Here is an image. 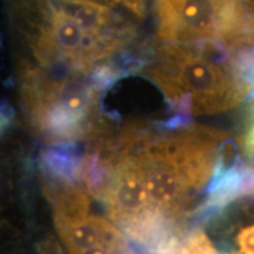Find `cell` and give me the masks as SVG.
<instances>
[{
	"instance_id": "6da1fadb",
	"label": "cell",
	"mask_w": 254,
	"mask_h": 254,
	"mask_svg": "<svg viewBox=\"0 0 254 254\" xmlns=\"http://www.w3.org/2000/svg\"><path fill=\"white\" fill-rule=\"evenodd\" d=\"M27 43L37 66L87 74L118 55L134 36L99 0H30Z\"/></svg>"
},
{
	"instance_id": "7a4b0ae2",
	"label": "cell",
	"mask_w": 254,
	"mask_h": 254,
	"mask_svg": "<svg viewBox=\"0 0 254 254\" xmlns=\"http://www.w3.org/2000/svg\"><path fill=\"white\" fill-rule=\"evenodd\" d=\"M144 74L178 110L194 117L236 109L254 91L230 55L215 45L163 43Z\"/></svg>"
},
{
	"instance_id": "3957f363",
	"label": "cell",
	"mask_w": 254,
	"mask_h": 254,
	"mask_svg": "<svg viewBox=\"0 0 254 254\" xmlns=\"http://www.w3.org/2000/svg\"><path fill=\"white\" fill-rule=\"evenodd\" d=\"M19 74L25 114L41 140L69 145L99 131V88L87 74L33 64H24Z\"/></svg>"
},
{
	"instance_id": "277c9868",
	"label": "cell",
	"mask_w": 254,
	"mask_h": 254,
	"mask_svg": "<svg viewBox=\"0 0 254 254\" xmlns=\"http://www.w3.org/2000/svg\"><path fill=\"white\" fill-rule=\"evenodd\" d=\"M155 14L161 43L254 53L253 0H157Z\"/></svg>"
},
{
	"instance_id": "5b68a950",
	"label": "cell",
	"mask_w": 254,
	"mask_h": 254,
	"mask_svg": "<svg viewBox=\"0 0 254 254\" xmlns=\"http://www.w3.org/2000/svg\"><path fill=\"white\" fill-rule=\"evenodd\" d=\"M55 224L69 254L81 252L105 240L122 236L118 228L113 226L106 219L93 215H88L78 220Z\"/></svg>"
},
{
	"instance_id": "8992f818",
	"label": "cell",
	"mask_w": 254,
	"mask_h": 254,
	"mask_svg": "<svg viewBox=\"0 0 254 254\" xmlns=\"http://www.w3.org/2000/svg\"><path fill=\"white\" fill-rule=\"evenodd\" d=\"M241 147H243L244 154L249 161L247 165L254 167V98L249 107L246 129L241 135Z\"/></svg>"
},
{
	"instance_id": "52a82bcc",
	"label": "cell",
	"mask_w": 254,
	"mask_h": 254,
	"mask_svg": "<svg viewBox=\"0 0 254 254\" xmlns=\"http://www.w3.org/2000/svg\"><path fill=\"white\" fill-rule=\"evenodd\" d=\"M99 1L105 2L112 7L126 9L136 17H144L146 4H147V0H99Z\"/></svg>"
},
{
	"instance_id": "ba28073f",
	"label": "cell",
	"mask_w": 254,
	"mask_h": 254,
	"mask_svg": "<svg viewBox=\"0 0 254 254\" xmlns=\"http://www.w3.org/2000/svg\"><path fill=\"white\" fill-rule=\"evenodd\" d=\"M253 1H254V0H253Z\"/></svg>"
}]
</instances>
